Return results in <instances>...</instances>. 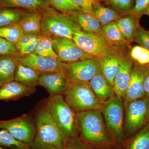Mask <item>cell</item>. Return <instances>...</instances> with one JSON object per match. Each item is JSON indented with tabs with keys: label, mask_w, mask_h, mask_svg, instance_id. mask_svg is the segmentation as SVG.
Wrapping results in <instances>:
<instances>
[{
	"label": "cell",
	"mask_w": 149,
	"mask_h": 149,
	"mask_svg": "<svg viewBox=\"0 0 149 149\" xmlns=\"http://www.w3.org/2000/svg\"><path fill=\"white\" fill-rule=\"evenodd\" d=\"M79 136L95 149H122L111 134L100 110L76 113Z\"/></svg>",
	"instance_id": "cell-1"
},
{
	"label": "cell",
	"mask_w": 149,
	"mask_h": 149,
	"mask_svg": "<svg viewBox=\"0 0 149 149\" xmlns=\"http://www.w3.org/2000/svg\"><path fill=\"white\" fill-rule=\"evenodd\" d=\"M36 134L29 149H65L66 139L52 118L46 105L35 119Z\"/></svg>",
	"instance_id": "cell-2"
},
{
	"label": "cell",
	"mask_w": 149,
	"mask_h": 149,
	"mask_svg": "<svg viewBox=\"0 0 149 149\" xmlns=\"http://www.w3.org/2000/svg\"><path fill=\"white\" fill-rule=\"evenodd\" d=\"M41 34L46 37H63L73 40L82 28L68 14L62 13L51 8L42 14Z\"/></svg>",
	"instance_id": "cell-3"
},
{
	"label": "cell",
	"mask_w": 149,
	"mask_h": 149,
	"mask_svg": "<svg viewBox=\"0 0 149 149\" xmlns=\"http://www.w3.org/2000/svg\"><path fill=\"white\" fill-rule=\"evenodd\" d=\"M45 105L66 139L79 136L76 113L67 103L62 95H50Z\"/></svg>",
	"instance_id": "cell-4"
},
{
	"label": "cell",
	"mask_w": 149,
	"mask_h": 149,
	"mask_svg": "<svg viewBox=\"0 0 149 149\" xmlns=\"http://www.w3.org/2000/svg\"><path fill=\"white\" fill-rule=\"evenodd\" d=\"M73 40L81 49L99 60L107 57L125 55L126 48L116 45L101 36L83 30L75 33Z\"/></svg>",
	"instance_id": "cell-5"
},
{
	"label": "cell",
	"mask_w": 149,
	"mask_h": 149,
	"mask_svg": "<svg viewBox=\"0 0 149 149\" xmlns=\"http://www.w3.org/2000/svg\"><path fill=\"white\" fill-rule=\"evenodd\" d=\"M63 94L65 101L76 113L91 110L101 111L105 103L93 92L89 82L70 83Z\"/></svg>",
	"instance_id": "cell-6"
},
{
	"label": "cell",
	"mask_w": 149,
	"mask_h": 149,
	"mask_svg": "<svg viewBox=\"0 0 149 149\" xmlns=\"http://www.w3.org/2000/svg\"><path fill=\"white\" fill-rule=\"evenodd\" d=\"M123 100L113 95L105 103L101 110L111 134L122 149L127 140L124 133L125 109Z\"/></svg>",
	"instance_id": "cell-7"
},
{
	"label": "cell",
	"mask_w": 149,
	"mask_h": 149,
	"mask_svg": "<svg viewBox=\"0 0 149 149\" xmlns=\"http://www.w3.org/2000/svg\"><path fill=\"white\" fill-rule=\"evenodd\" d=\"M124 133L126 139L139 132L149 121V97L124 104Z\"/></svg>",
	"instance_id": "cell-8"
},
{
	"label": "cell",
	"mask_w": 149,
	"mask_h": 149,
	"mask_svg": "<svg viewBox=\"0 0 149 149\" xmlns=\"http://www.w3.org/2000/svg\"><path fill=\"white\" fill-rule=\"evenodd\" d=\"M0 129L8 131L17 141L31 146L35 140L36 125L28 115L24 114L11 120H0Z\"/></svg>",
	"instance_id": "cell-9"
},
{
	"label": "cell",
	"mask_w": 149,
	"mask_h": 149,
	"mask_svg": "<svg viewBox=\"0 0 149 149\" xmlns=\"http://www.w3.org/2000/svg\"><path fill=\"white\" fill-rule=\"evenodd\" d=\"M62 64L69 83L90 82L101 70L100 60L95 58Z\"/></svg>",
	"instance_id": "cell-10"
},
{
	"label": "cell",
	"mask_w": 149,
	"mask_h": 149,
	"mask_svg": "<svg viewBox=\"0 0 149 149\" xmlns=\"http://www.w3.org/2000/svg\"><path fill=\"white\" fill-rule=\"evenodd\" d=\"M51 39L58 59L62 63H70L94 58L79 48L73 40L63 37H53Z\"/></svg>",
	"instance_id": "cell-11"
},
{
	"label": "cell",
	"mask_w": 149,
	"mask_h": 149,
	"mask_svg": "<svg viewBox=\"0 0 149 149\" xmlns=\"http://www.w3.org/2000/svg\"><path fill=\"white\" fill-rule=\"evenodd\" d=\"M15 56L18 63L34 70L40 76L63 72L62 63L58 59L41 56L34 54H19Z\"/></svg>",
	"instance_id": "cell-12"
},
{
	"label": "cell",
	"mask_w": 149,
	"mask_h": 149,
	"mask_svg": "<svg viewBox=\"0 0 149 149\" xmlns=\"http://www.w3.org/2000/svg\"><path fill=\"white\" fill-rule=\"evenodd\" d=\"M149 73V67L133 63L130 82L125 97L124 104L145 96L144 83Z\"/></svg>",
	"instance_id": "cell-13"
},
{
	"label": "cell",
	"mask_w": 149,
	"mask_h": 149,
	"mask_svg": "<svg viewBox=\"0 0 149 149\" xmlns=\"http://www.w3.org/2000/svg\"><path fill=\"white\" fill-rule=\"evenodd\" d=\"M133 62L130 56H125L118 72L115 77L113 90L115 95L124 100L130 82Z\"/></svg>",
	"instance_id": "cell-14"
},
{
	"label": "cell",
	"mask_w": 149,
	"mask_h": 149,
	"mask_svg": "<svg viewBox=\"0 0 149 149\" xmlns=\"http://www.w3.org/2000/svg\"><path fill=\"white\" fill-rule=\"evenodd\" d=\"M70 84L64 72H54L40 76L39 85L45 88L50 95H62Z\"/></svg>",
	"instance_id": "cell-15"
},
{
	"label": "cell",
	"mask_w": 149,
	"mask_h": 149,
	"mask_svg": "<svg viewBox=\"0 0 149 149\" xmlns=\"http://www.w3.org/2000/svg\"><path fill=\"white\" fill-rule=\"evenodd\" d=\"M69 15L84 32L99 35L107 39L103 26L95 15L82 11H75Z\"/></svg>",
	"instance_id": "cell-16"
},
{
	"label": "cell",
	"mask_w": 149,
	"mask_h": 149,
	"mask_svg": "<svg viewBox=\"0 0 149 149\" xmlns=\"http://www.w3.org/2000/svg\"><path fill=\"white\" fill-rule=\"evenodd\" d=\"M36 90V88L28 87L14 80L4 83L0 88V100H16L31 95Z\"/></svg>",
	"instance_id": "cell-17"
},
{
	"label": "cell",
	"mask_w": 149,
	"mask_h": 149,
	"mask_svg": "<svg viewBox=\"0 0 149 149\" xmlns=\"http://www.w3.org/2000/svg\"><path fill=\"white\" fill-rule=\"evenodd\" d=\"M0 6L36 11L42 14L52 8L45 0H0Z\"/></svg>",
	"instance_id": "cell-18"
},
{
	"label": "cell",
	"mask_w": 149,
	"mask_h": 149,
	"mask_svg": "<svg viewBox=\"0 0 149 149\" xmlns=\"http://www.w3.org/2000/svg\"><path fill=\"white\" fill-rule=\"evenodd\" d=\"M90 85L93 92L102 102L105 103L113 95V88L100 70L90 80Z\"/></svg>",
	"instance_id": "cell-19"
},
{
	"label": "cell",
	"mask_w": 149,
	"mask_h": 149,
	"mask_svg": "<svg viewBox=\"0 0 149 149\" xmlns=\"http://www.w3.org/2000/svg\"><path fill=\"white\" fill-rule=\"evenodd\" d=\"M42 15L39 12L27 10L18 22L24 34H41Z\"/></svg>",
	"instance_id": "cell-20"
},
{
	"label": "cell",
	"mask_w": 149,
	"mask_h": 149,
	"mask_svg": "<svg viewBox=\"0 0 149 149\" xmlns=\"http://www.w3.org/2000/svg\"><path fill=\"white\" fill-rule=\"evenodd\" d=\"M125 56L107 57L100 60L102 73L112 88L115 77Z\"/></svg>",
	"instance_id": "cell-21"
},
{
	"label": "cell",
	"mask_w": 149,
	"mask_h": 149,
	"mask_svg": "<svg viewBox=\"0 0 149 149\" xmlns=\"http://www.w3.org/2000/svg\"><path fill=\"white\" fill-rule=\"evenodd\" d=\"M140 19L134 15H128L121 17L116 21L123 36L130 43L134 42L135 34L140 26Z\"/></svg>",
	"instance_id": "cell-22"
},
{
	"label": "cell",
	"mask_w": 149,
	"mask_h": 149,
	"mask_svg": "<svg viewBox=\"0 0 149 149\" xmlns=\"http://www.w3.org/2000/svg\"><path fill=\"white\" fill-rule=\"evenodd\" d=\"M40 76V74L34 70L17 61L14 81L28 87L36 88L39 85Z\"/></svg>",
	"instance_id": "cell-23"
},
{
	"label": "cell",
	"mask_w": 149,
	"mask_h": 149,
	"mask_svg": "<svg viewBox=\"0 0 149 149\" xmlns=\"http://www.w3.org/2000/svg\"><path fill=\"white\" fill-rule=\"evenodd\" d=\"M94 15L103 26L113 22H116L123 16L111 7L102 2L93 4Z\"/></svg>",
	"instance_id": "cell-24"
},
{
	"label": "cell",
	"mask_w": 149,
	"mask_h": 149,
	"mask_svg": "<svg viewBox=\"0 0 149 149\" xmlns=\"http://www.w3.org/2000/svg\"><path fill=\"white\" fill-rule=\"evenodd\" d=\"M17 65L15 56H0V81L4 84L14 81Z\"/></svg>",
	"instance_id": "cell-25"
},
{
	"label": "cell",
	"mask_w": 149,
	"mask_h": 149,
	"mask_svg": "<svg viewBox=\"0 0 149 149\" xmlns=\"http://www.w3.org/2000/svg\"><path fill=\"white\" fill-rule=\"evenodd\" d=\"M122 149H149V121L139 132L126 140Z\"/></svg>",
	"instance_id": "cell-26"
},
{
	"label": "cell",
	"mask_w": 149,
	"mask_h": 149,
	"mask_svg": "<svg viewBox=\"0 0 149 149\" xmlns=\"http://www.w3.org/2000/svg\"><path fill=\"white\" fill-rule=\"evenodd\" d=\"M25 10L8 7H0V27L17 24Z\"/></svg>",
	"instance_id": "cell-27"
},
{
	"label": "cell",
	"mask_w": 149,
	"mask_h": 149,
	"mask_svg": "<svg viewBox=\"0 0 149 149\" xmlns=\"http://www.w3.org/2000/svg\"><path fill=\"white\" fill-rule=\"evenodd\" d=\"M103 27L106 37L110 42L119 47H129L130 43L123 37L116 22H111Z\"/></svg>",
	"instance_id": "cell-28"
},
{
	"label": "cell",
	"mask_w": 149,
	"mask_h": 149,
	"mask_svg": "<svg viewBox=\"0 0 149 149\" xmlns=\"http://www.w3.org/2000/svg\"><path fill=\"white\" fill-rule=\"evenodd\" d=\"M0 146L14 149H29L31 145L17 141L6 130H0Z\"/></svg>",
	"instance_id": "cell-29"
},
{
	"label": "cell",
	"mask_w": 149,
	"mask_h": 149,
	"mask_svg": "<svg viewBox=\"0 0 149 149\" xmlns=\"http://www.w3.org/2000/svg\"><path fill=\"white\" fill-rule=\"evenodd\" d=\"M24 34L18 24L0 27V37L16 45Z\"/></svg>",
	"instance_id": "cell-30"
},
{
	"label": "cell",
	"mask_w": 149,
	"mask_h": 149,
	"mask_svg": "<svg viewBox=\"0 0 149 149\" xmlns=\"http://www.w3.org/2000/svg\"><path fill=\"white\" fill-rule=\"evenodd\" d=\"M136 0H103L102 3L111 7L122 16L131 13Z\"/></svg>",
	"instance_id": "cell-31"
},
{
	"label": "cell",
	"mask_w": 149,
	"mask_h": 149,
	"mask_svg": "<svg viewBox=\"0 0 149 149\" xmlns=\"http://www.w3.org/2000/svg\"><path fill=\"white\" fill-rule=\"evenodd\" d=\"M33 54L41 56L58 59L57 56L53 47L51 38L43 35L37 49Z\"/></svg>",
	"instance_id": "cell-32"
},
{
	"label": "cell",
	"mask_w": 149,
	"mask_h": 149,
	"mask_svg": "<svg viewBox=\"0 0 149 149\" xmlns=\"http://www.w3.org/2000/svg\"><path fill=\"white\" fill-rule=\"evenodd\" d=\"M129 56L133 62L139 65L149 67V51L140 45L132 47Z\"/></svg>",
	"instance_id": "cell-33"
},
{
	"label": "cell",
	"mask_w": 149,
	"mask_h": 149,
	"mask_svg": "<svg viewBox=\"0 0 149 149\" xmlns=\"http://www.w3.org/2000/svg\"><path fill=\"white\" fill-rule=\"evenodd\" d=\"M52 8L62 13L69 14L75 11H82L72 0H45Z\"/></svg>",
	"instance_id": "cell-34"
},
{
	"label": "cell",
	"mask_w": 149,
	"mask_h": 149,
	"mask_svg": "<svg viewBox=\"0 0 149 149\" xmlns=\"http://www.w3.org/2000/svg\"><path fill=\"white\" fill-rule=\"evenodd\" d=\"M19 54V52L15 44L0 37V56H16Z\"/></svg>",
	"instance_id": "cell-35"
},
{
	"label": "cell",
	"mask_w": 149,
	"mask_h": 149,
	"mask_svg": "<svg viewBox=\"0 0 149 149\" xmlns=\"http://www.w3.org/2000/svg\"><path fill=\"white\" fill-rule=\"evenodd\" d=\"M65 149H95L80 136L66 139Z\"/></svg>",
	"instance_id": "cell-36"
},
{
	"label": "cell",
	"mask_w": 149,
	"mask_h": 149,
	"mask_svg": "<svg viewBox=\"0 0 149 149\" xmlns=\"http://www.w3.org/2000/svg\"><path fill=\"white\" fill-rule=\"evenodd\" d=\"M134 42L149 51V32L141 27H139L134 37Z\"/></svg>",
	"instance_id": "cell-37"
},
{
	"label": "cell",
	"mask_w": 149,
	"mask_h": 149,
	"mask_svg": "<svg viewBox=\"0 0 149 149\" xmlns=\"http://www.w3.org/2000/svg\"><path fill=\"white\" fill-rule=\"evenodd\" d=\"M149 6V0H136L134 6L130 15L139 18L144 15V13Z\"/></svg>",
	"instance_id": "cell-38"
},
{
	"label": "cell",
	"mask_w": 149,
	"mask_h": 149,
	"mask_svg": "<svg viewBox=\"0 0 149 149\" xmlns=\"http://www.w3.org/2000/svg\"><path fill=\"white\" fill-rule=\"evenodd\" d=\"M41 35V34H24V33L20 40L15 45L17 50L19 52H20L23 48L36 40L37 37Z\"/></svg>",
	"instance_id": "cell-39"
},
{
	"label": "cell",
	"mask_w": 149,
	"mask_h": 149,
	"mask_svg": "<svg viewBox=\"0 0 149 149\" xmlns=\"http://www.w3.org/2000/svg\"><path fill=\"white\" fill-rule=\"evenodd\" d=\"M82 11L94 15L93 3L91 0H72Z\"/></svg>",
	"instance_id": "cell-40"
},
{
	"label": "cell",
	"mask_w": 149,
	"mask_h": 149,
	"mask_svg": "<svg viewBox=\"0 0 149 149\" xmlns=\"http://www.w3.org/2000/svg\"><path fill=\"white\" fill-rule=\"evenodd\" d=\"M42 35L41 34L36 40L33 41L32 42L30 43L29 45H27L26 47L23 48L20 52H19V54L26 55L29 54H33L35 50L37 49V46L39 45L41 38Z\"/></svg>",
	"instance_id": "cell-41"
},
{
	"label": "cell",
	"mask_w": 149,
	"mask_h": 149,
	"mask_svg": "<svg viewBox=\"0 0 149 149\" xmlns=\"http://www.w3.org/2000/svg\"><path fill=\"white\" fill-rule=\"evenodd\" d=\"M145 96L149 97V73L146 77L144 83Z\"/></svg>",
	"instance_id": "cell-42"
},
{
	"label": "cell",
	"mask_w": 149,
	"mask_h": 149,
	"mask_svg": "<svg viewBox=\"0 0 149 149\" xmlns=\"http://www.w3.org/2000/svg\"><path fill=\"white\" fill-rule=\"evenodd\" d=\"M92 2L93 3V4L97 3L102 2L103 0H91Z\"/></svg>",
	"instance_id": "cell-43"
},
{
	"label": "cell",
	"mask_w": 149,
	"mask_h": 149,
	"mask_svg": "<svg viewBox=\"0 0 149 149\" xmlns=\"http://www.w3.org/2000/svg\"><path fill=\"white\" fill-rule=\"evenodd\" d=\"M144 15H147L149 16V6L148 8L146 10L144 13Z\"/></svg>",
	"instance_id": "cell-44"
},
{
	"label": "cell",
	"mask_w": 149,
	"mask_h": 149,
	"mask_svg": "<svg viewBox=\"0 0 149 149\" xmlns=\"http://www.w3.org/2000/svg\"><path fill=\"white\" fill-rule=\"evenodd\" d=\"M3 85V83H2L1 82V81H0V88H1V87H2V85Z\"/></svg>",
	"instance_id": "cell-45"
},
{
	"label": "cell",
	"mask_w": 149,
	"mask_h": 149,
	"mask_svg": "<svg viewBox=\"0 0 149 149\" xmlns=\"http://www.w3.org/2000/svg\"><path fill=\"white\" fill-rule=\"evenodd\" d=\"M0 149H4L3 148H2V147L0 146Z\"/></svg>",
	"instance_id": "cell-46"
},
{
	"label": "cell",
	"mask_w": 149,
	"mask_h": 149,
	"mask_svg": "<svg viewBox=\"0 0 149 149\" xmlns=\"http://www.w3.org/2000/svg\"><path fill=\"white\" fill-rule=\"evenodd\" d=\"M148 31H149V30H148Z\"/></svg>",
	"instance_id": "cell-47"
},
{
	"label": "cell",
	"mask_w": 149,
	"mask_h": 149,
	"mask_svg": "<svg viewBox=\"0 0 149 149\" xmlns=\"http://www.w3.org/2000/svg\"><path fill=\"white\" fill-rule=\"evenodd\" d=\"M0 7H1V6H0Z\"/></svg>",
	"instance_id": "cell-48"
}]
</instances>
